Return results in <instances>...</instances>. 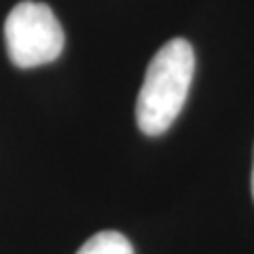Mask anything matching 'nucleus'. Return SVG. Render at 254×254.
Listing matches in <instances>:
<instances>
[{
	"instance_id": "obj_4",
	"label": "nucleus",
	"mask_w": 254,
	"mask_h": 254,
	"mask_svg": "<svg viewBox=\"0 0 254 254\" xmlns=\"http://www.w3.org/2000/svg\"><path fill=\"white\" fill-rule=\"evenodd\" d=\"M252 197H254V168H252Z\"/></svg>"
},
{
	"instance_id": "obj_3",
	"label": "nucleus",
	"mask_w": 254,
	"mask_h": 254,
	"mask_svg": "<svg viewBox=\"0 0 254 254\" xmlns=\"http://www.w3.org/2000/svg\"><path fill=\"white\" fill-rule=\"evenodd\" d=\"M76 254H133L129 240L119 231H100L91 235Z\"/></svg>"
},
{
	"instance_id": "obj_2",
	"label": "nucleus",
	"mask_w": 254,
	"mask_h": 254,
	"mask_svg": "<svg viewBox=\"0 0 254 254\" xmlns=\"http://www.w3.org/2000/svg\"><path fill=\"white\" fill-rule=\"evenodd\" d=\"M4 43L17 68H36L62 55L64 30L49 4L23 0L6 15Z\"/></svg>"
},
{
	"instance_id": "obj_1",
	"label": "nucleus",
	"mask_w": 254,
	"mask_h": 254,
	"mask_svg": "<svg viewBox=\"0 0 254 254\" xmlns=\"http://www.w3.org/2000/svg\"><path fill=\"white\" fill-rule=\"evenodd\" d=\"M195 74V51L185 38H172L148 62L136 102V123L142 133L168 131L187 102Z\"/></svg>"
}]
</instances>
